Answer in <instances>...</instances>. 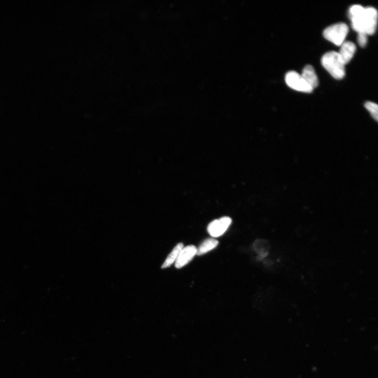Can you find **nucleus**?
<instances>
[{
	"label": "nucleus",
	"instance_id": "39448f33",
	"mask_svg": "<svg viewBox=\"0 0 378 378\" xmlns=\"http://www.w3.org/2000/svg\"><path fill=\"white\" fill-rule=\"evenodd\" d=\"M377 10L373 7L365 8L363 14V24L364 31L368 36L375 34L377 29Z\"/></svg>",
	"mask_w": 378,
	"mask_h": 378
},
{
	"label": "nucleus",
	"instance_id": "6e6552de",
	"mask_svg": "<svg viewBox=\"0 0 378 378\" xmlns=\"http://www.w3.org/2000/svg\"><path fill=\"white\" fill-rule=\"evenodd\" d=\"M305 82H306L313 89L317 87L318 78L315 71L312 66L308 65L305 66L303 69L301 75Z\"/></svg>",
	"mask_w": 378,
	"mask_h": 378
},
{
	"label": "nucleus",
	"instance_id": "0eeeda50",
	"mask_svg": "<svg viewBox=\"0 0 378 378\" xmlns=\"http://www.w3.org/2000/svg\"><path fill=\"white\" fill-rule=\"evenodd\" d=\"M341 46V49L338 53L343 64L346 65L353 57L356 51V46L352 42L344 41Z\"/></svg>",
	"mask_w": 378,
	"mask_h": 378
},
{
	"label": "nucleus",
	"instance_id": "f8f14e48",
	"mask_svg": "<svg viewBox=\"0 0 378 378\" xmlns=\"http://www.w3.org/2000/svg\"><path fill=\"white\" fill-rule=\"evenodd\" d=\"M357 41L361 47H365L368 41V35L366 33H358Z\"/></svg>",
	"mask_w": 378,
	"mask_h": 378
},
{
	"label": "nucleus",
	"instance_id": "7ed1b4c3",
	"mask_svg": "<svg viewBox=\"0 0 378 378\" xmlns=\"http://www.w3.org/2000/svg\"><path fill=\"white\" fill-rule=\"evenodd\" d=\"M285 82L289 88L295 90L310 93L314 89L295 71H289L285 76Z\"/></svg>",
	"mask_w": 378,
	"mask_h": 378
},
{
	"label": "nucleus",
	"instance_id": "423d86ee",
	"mask_svg": "<svg viewBox=\"0 0 378 378\" xmlns=\"http://www.w3.org/2000/svg\"><path fill=\"white\" fill-rule=\"evenodd\" d=\"M197 248L193 245L183 247L175 262V267L180 269L190 262L197 255Z\"/></svg>",
	"mask_w": 378,
	"mask_h": 378
},
{
	"label": "nucleus",
	"instance_id": "f03ea898",
	"mask_svg": "<svg viewBox=\"0 0 378 378\" xmlns=\"http://www.w3.org/2000/svg\"><path fill=\"white\" fill-rule=\"evenodd\" d=\"M349 32L346 24L343 23L331 25L324 30L323 36L328 41L336 45L341 46L344 41Z\"/></svg>",
	"mask_w": 378,
	"mask_h": 378
},
{
	"label": "nucleus",
	"instance_id": "f257e3e1",
	"mask_svg": "<svg viewBox=\"0 0 378 378\" xmlns=\"http://www.w3.org/2000/svg\"><path fill=\"white\" fill-rule=\"evenodd\" d=\"M323 67L334 78L341 79L345 76V65L338 52L330 51L324 54L321 59Z\"/></svg>",
	"mask_w": 378,
	"mask_h": 378
},
{
	"label": "nucleus",
	"instance_id": "1a4fd4ad",
	"mask_svg": "<svg viewBox=\"0 0 378 378\" xmlns=\"http://www.w3.org/2000/svg\"><path fill=\"white\" fill-rule=\"evenodd\" d=\"M218 241L214 238L204 240L197 248V255L201 256L213 250L217 247Z\"/></svg>",
	"mask_w": 378,
	"mask_h": 378
},
{
	"label": "nucleus",
	"instance_id": "20e7f679",
	"mask_svg": "<svg viewBox=\"0 0 378 378\" xmlns=\"http://www.w3.org/2000/svg\"><path fill=\"white\" fill-rule=\"evenodd\" d=\"M231 223V217L223 216L210 223L207 228L208 232L212 237H220L227 231Z\"/></svg>",
	"mask_w": 378,
	"mask_h": 378
},
{
	"label": "nucleus",
	"instance_id": "9d476101",
	"mask_svg": "<svg viewBox=\"0 0 378 378\" xmlns=\"http://www.w3.org/2000/svg\"><path fill=\"white\" fill-rule=\"evenodd\" d=\"M183 247V244L182 243H178L168 256L167 259L165 260L162 265V268L165 269L169 268L172 264L174 263L177 259L179 253H180Z\"/></svg>",
	"mask_w": 378,
	"mask_h": 378
},
{
	"label": "nucleus",
	"instance_id": "9b49d317",
	"mask_svg": "<svg viewBox=\"0 0 378 378\" xmlns=\"http://www.w3.org/2000/svg\"><path fill=\"white\" fill-rule=\"evenodd\" d=\"M364 106H365L366 108L369 111L371 115L372 116L376 121H377L378 118V105L373 102H367L364 104Z\"/></svg>",
	"mask_w": 378,
	"mask_h": 378
}]
</instances>
